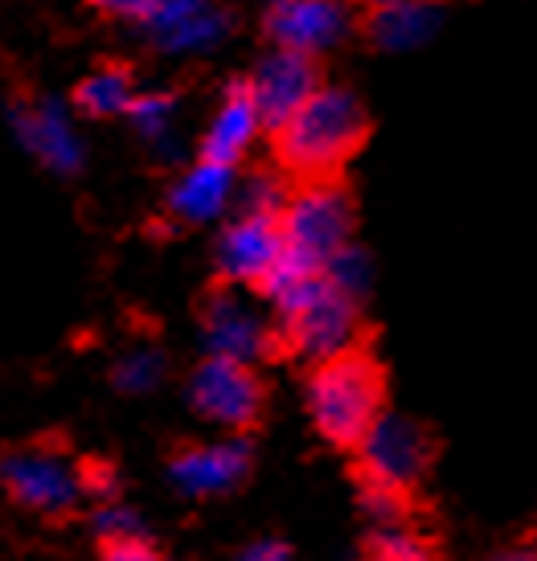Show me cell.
I'll return each mask as SVG.
<instances>
[{"mask_svg": "<svg viewBox=\"0 0 537 561\" xmlns=\"http://www.w3.org/2000/svg\"><path fill=\"white\" fill-rule=\"evenodd\" d=\"M287 250H296L312 263H329L341 247L353 242L357 209L341 176H317V181H296L287 193V205L279 214Z\"/></svg>", "mask_w": 537, "mask_h": 561, "instance_id": "277c9868", "label": "cell"}, {"mask_svg": "<svg viewBox=\"0 0 537 561\" xmlns=\"http://www.w3.org/2000/svg\"><path fill=\"white\" fill-rule=\"evenodd\" d=\"M287 250L284 226L279 214H251L238 209L235 218H226V226L218 230L214 242V271L226 287H247L259 291L267 275L279 266Z\"/></svg>", "mask_w": 537, "mask_h": 561, "instance_id": "30bf717a", "label": "cell"}, {"mask_svg": "<svg viewBox=\"0 0 537 561\" xmlns=\"http://www.w3.org/2000/svg\"><path fill=\"white\" fill-rule=\"evenodd\" d=\"M365 13L369 9H395V4H439V0H357Z\"/></svg>", "mask_w": 537, "mask_h": 561, "instance_id": "f546056e", "label": "cell"}, {"mask_svg": "<svg viewBox=\"0 0 537 561\" xmlns=\"http://www.w3.org/2000/svg\"><path fill=\"white\" fill-rule=\"evenodd\" d=\"M263 131H267V127H263V115H259L251 87H247V79H242V82H235V87H226L221 103L214 107L197 157L221 160V164H235L238 169Z\"/></svg>", "mask_w": 537, "mask_h": 561, "instance_id": "2e32d148", "label": "cell"}, {"mask_svg": "<svg viewBox=\"0 0 537 561\" xmlns=\"http://www.w3.org/2000/svg\"><path fill=\"white\" fill-rule=\"evenodd\" d=\"M480 561H537V541H522V546H501L484 553Z\"/></svg>", "mask_w": 537, "mask_h": 561, "instance_id": "f1b7e54d", "label": "cell"}, {"mask_svg": "<svg viewBox=\"0 0 537 561\" xmlns=\"http://www.w3.org/2000/svg\"><path fill=\"white\" fill-rule=\"evenodd\" d=\"M235 561H292V546L279 541V537H254L238 549Z\"/></svg>", "mask_w": 537, "mask_h": 561, "instance_id": "4316f807", "label": "cell"}, {"mask_svg": "<svg viewBox=\"0 0 537 561\" xmlns=\"http://www.w3.org/2000/svg\"><path fill=\"white\" fill-rule=\"evenodd\" d=\"M136 94H140L136 91V75L124 62H103L75 87L70 99H75V111L87 119H115V115H127Z\"/></svg>", "mask_w": 537, "mask_h": 561, "instance_id": "ac0fdd59", "label": "cell"}, {"mask_svg": "<svg viewBox=\"0 0 537 561\" xmlns=\"http://www.w3.org/2000/svg\"><path fill=\"white\" fill-rule=\"evenodd\" d=\"M13 131L16 144L30 152L37 164L54 176H79L87 164V144L79 127L70 119V111L58 99H33L13 107Z\"/></svg>", "mask_w": 537, "mask_h": 561, "instance_id": "4fadbf2b", "label": "cell"}, {"mask_svg": "<svg viewBox=\"0 0 537 561\" xmlns=\"http://www.w3.org/2000/svg\"><path fill=\"white\" fill-rule=\"evenodd\" d=\"M0 488L16 508L33 516H70L91 500L87 463L49 443L0 455Z\"/></svg>", "mask_w": 537, "mask_h": 561, "instance_id": "3957f363", "label": "cell"}, {"mask_svg": "<svg viewBox=\"0 0 537 561\" xmlns=\"http://www.w3.org/2000/svg\"><path fill=\"white\" fill-rule=\"evenodd\" d=\"M324 275H329V283L336 291L362 299V304L369 299V291H374V259H369L357 242H349V247L336 250L329 263H324Z\"/></svg>", "mask_w": 537, "mask_h": 561, "instance_id": "d4e9b609", "label": "cell"}, {"mask_svg": "<svg viewBox=\"0 0 537 561\" xmlns=\"http://www.w3.org/2000/svg\"><path fill=\"white\" fill-rule=\"evenodd\" d=\"M247 87H251L254 107H259L263 127H267V136H271L275 127L287 124V119L324 87V79H320V58L300 54V49L271 46L267 54L254 62L251 75H247Z\"/></svg>", "mask_w": 537, "mask_h": 561, "instance_id": "7c38bea8", "label": "cell"}, {"mask_svg": "<svg viewBox=\"0 0 537 561\" xmlns=\"http://www.w3.org/2000/svg\"><path fill=\"white\" fill-rule=\"evenodd\" d=\"M91 533L99 537V546H111V541L148 537V525H144V513L136 504L107 496V500H95V508H91Z\"/></svg>", "mask_w": 537, "mask_h": 561, "instance_id": "603a6c76", "label": "cell"}, {"mask_svg": "<svg viewBox=\"0 0 537 561\" xmlns=\"http://www.w3.org/2000/svg\"><path fill=\"white\" fill-rule=\"evenodd\" d=\"M99 561H173L152 546V537H132V541H111L99 549Z\"/></svg>", "mask_w": 537, "mask_h": 561, "instance_id": "484cf974", "label": "cell"}, {"mask_svg": "<svg viewBox=\"0 0 537 561\" xmlns=\"http://www.w3.org/2000/svg\"><path fill=\"white\" fill-rule=\"evenodd\" d=\"M169 377V353L152 341L127 344L111 365V386L124 398H152Z\"/></svg>", "mask_w": 537, "mask_h": 561, "instance_id": "d6986e66", "label": "cell"}, {"mask_svg": "<svg viewBox=\"0 0 537 561\" xmlns=\"http://www.w3.org/2000/svg\"><path fill=\"white\" fill-rule=\"evenodd\" d=\"M357 561H435V549L411 525H395V529H369Z\"/></svg>", "mask_w": 537, "mask_h": 561, "instance_id": "44dd1931", "label": "cell"}, {"mask_svg": "<svg viewBox=\"0 0 537 561\" xmlns=\"http://www.w3.org/2000/svg\"><path fill=\"white\" fill-rule=\"evenodd\" d=\"M369 136L365 103L349 87L324 82L287 124L271 131L275 164L292 181H317V176H341L349 160L362 152Z\"/></svg>", "mask_w": 537, "mask_h": 561, "instance_id": "6da1fadb", "label": "cell"}, {"mask_svg": "<svg viewBox=\"0 0 537 561\" xmlns=\"http://www.w3.org/2000/svg\"><path fill=\"white\" fill-rule=\"evenodd\" d=\"M238 169L221 164V160L197 157L193 164L176 172V181L164 193V209L169 218L181 226H214L226 221L230 209H238Z\"/></svg>", "mask_w": 537, "mask_h": 561, "instance_id": "5bb4252c", "label": "cell"}, {"mask_svg": "<svg viewBox=\"0 0 537 561\" xmlns=\"http://www.w3.org/2000/svg\"><path fill=\"white\" fill-rule=\"evenodd\" d=\"M140 25L164 54H202L230 33V16L218 0H152Z\"/></svg>", "mask_w": 537, "mask_h": 561, "instance_id": "9a60e30c", "label": "cell"}, {"mask_svg": "<svg viewBox=\"0 0 537 561\" xmlns=\"http://www.w3.org/2000/svg\"><path fill=\"white\" fill-rule=\"evenodd\" d=\"M407 492L398 488H386V483L374 480H357V513L365 516L369 529H395V525H407L411 516V504H407Z\"/></svg>", "mask_w": 537, "mask_h": 561, "instance_id": "7402d4cb", "label": "cell"}, {"mask_svg": "<svg viewBox=\"0 0 537 561\" xmlns=\"http://www.w3.org/2000/svg\"><path fill=\"white\" fill-rule=\"evenodd\" d=\"M185 402L202 422L226 435H247L267 402L263 377L254 374V365L226 357H202L185 377Z\"/></svg>", "mask_w": 537, "mask_h": 561, "instance_id": "52a82bcc", "label": "cell"}, {"mask_svg": "<svg viewBox=\"0 0 537 561\" xmlns=\"http://www.w3.org/2000/svg\"><path fill=\"white\" fill-rule=\"evenodd\" d=\"M271 46L300 49V54H329L345 46L357 30V0H267L263 13Z\"/></svg>", "mask_w": 537, "mask_h": 561, "instance_id": "8fae6325", "label": "cell"}, {"mask_svg": "<svg viewBox=\"0 0 537 561\" xmlns=\"http://www.w3.org/2000/svg\"><path fill=\"white\" fill-rule=\"evenodd\" d=\"M99 13L107 16H119V21H144L148 9H152V0H91Z\"/></svg>", "mask_w": 537, "mask_h": 561, "instance_id": "83f0119b", "label": "cell"}, {"mask_svg": "<svg viewBox=\"0 0 537 561\" xmlns=\"http://www.w3.org/2000/svg\"><path fill=\"white\" fill-rule=\"evenodd\" d=\"M353 455H357L362 480L386 483V488H398V492L411 496L414 488L427 480L431 463H435V438L411 414L381 410L378 422L353 447Z\"/></svg>", "mask_w": 537, "mask_h": 561, "instance_id": "ba28073f", "label": "cell"}, {"mask_svg": "<svg viewBox=\"0 0 537 561\" xmlns=\"http://www.w3.org/2000/svg\"><path fill=\"white\" fill-rule=\"evenodd\" d=\"M254 471V443L247 435H226L190 443L169 459V488L181 500H226L235 496Z\"/></svg>", "mask_w": 537, "mask_h": 561, "instance_id": "9c48e42d", "label": "cell"}, {"mask_svg": "<svg viewBox=\"0 0 537 561\" xmlns=\"http://www.w3.org/2000/svg\"><path fill=\"white\" fill-rule=\"evenodd\" d=\"M439 4H395V9H369L365 33L386 54H407V49L427 46L439 33Z\"/></svg>", "mask_w": 537, "mask_h": 561, "instance_id": "e0dca14e", "label": "cell"}, {"mask_svg": "<svg viewBox=\"0 0 537 561\" xmlns=\"http://www.w3.org/2000/svg\"><path fill=\"white\" fill-rule=\"evenodd\" d=\"M292 176L279 164L275 169H259L247 181H238V209H251V214H284L287 193H292Z\"/></svg>", "mask_w": 537, "mask_h": 561, "instance_id": "cb8c5ba5", "label": "cell"}, {"mask_svg": "<svg viewBox=\"0 0 537 561\" xmlns=\"http://www.w3.org/2000/svg\"><path fill=\"white\" fill-rule=\"evenodd\" d=\"M197 336H202L206 357L259 365L279 344V324H275V316H271L259 291L221 283L218 291H209L206 304H202Z\"/></svg>", "mask_w": 537, "mask_h": 561, "instance_id": "8992f818", "label": "cell"}, {"mask_svg": "<svg viewBox=\"0 0 537 561\" xmlns=\"http://www.w3.org/2000/svg\"><path fill=\"white\" fill-rule=\"evenodd\" d=\"M304 405H308V422L317 426L324 443L353 451L386 410L381 365L365 348H349L341 357L320 360L308 374Z\"/></svg>", "mask_w": 537, "mask_h": 561, "instance_id": "7a4b0ae2", "label": "cell"}, {"mask_svg": "<svg viewBox=\"0 0 537 561\" xmlns=\"http://www.w3.org/2000/svg\"><path fill=\"white\" fill-rule=\"evenodd\" d=\"M176 119V94L173 91H140L136 103L127 107V124L144 144H152L157 152H169V136H173Z\"/></svg>", "mask_w": 537, "mask_h": 561, "instance_id": "ffe728a7", "label": "cell"}, {"mask_svg": "<svg viewBox=\"0 0 537 561\" xmlns=\"http://www.w3.org/2000/svg\"><path fill=\"white\" fill-rule=\"evenodd\" d=\"M362 299L336 291L324 275L296 308L279 316V341L287 344L292 357L308 365L341 357L349 348H362Z\"/></svg>", "mask_w": 537, "mask_h": 561, "instance_id": "5b68a950", "label": "cell"}]
</instances>
